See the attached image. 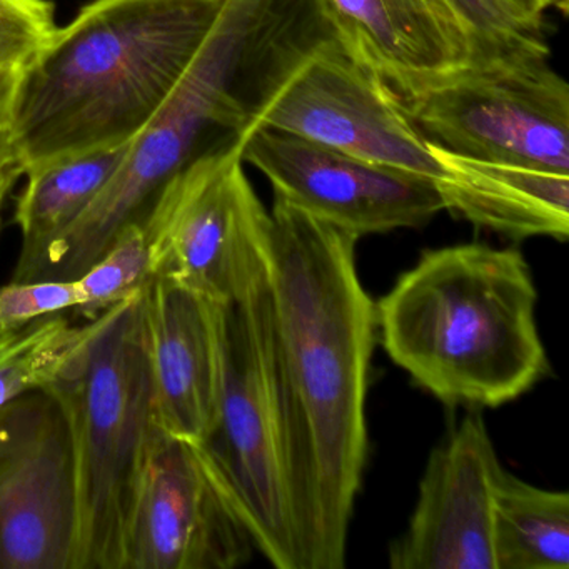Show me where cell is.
Instances as JSON below:
<instances>
[{
    "mask_svg": "<svg viewBox=\"0 0 569 569\" xmlns=\"http://www.w3.org/2000/svg\"><path fill=\"white\" fill-rule=\"evenodd\" d=\"M261 126L435 181L442 176L435 146L399 99L342 44L309 61L266 112Z\"/></svg>",
    "mask_w": 569,
    "mask_h": 569,
    "instance_id": "obj_12",
    "label": "cell"
},
{
    "mask_svg": "<svg viewBox=\"0 0 569 569\" xmlns=\"http://www.w3.org/2000/svg\"><path fill=\"white\" fill-rule=\"evenodd\" d=\"M78 488L68 419L34 389L0 408V569H72Z\"/></svg>",
    "mask_w": 569,
    "mask_h": 569,
    "instance_id": "obj_10",
    "label": "cell"
},
{
    "mask_svg": "<svg viewBox=\"0 0 569 569\" xmlns=\"http://www.w3.org/2000/svg\"><path fill=\"white\" fill-rule=\"evenodd\" d=\"M59 24L52 0H0V69H24Z\"/></svg>",
    "mask_w": 569,
    "mask_h": 569,
    "instance_id": "obj_22",
    "label": "cell"
},
{
    "mask_svg": "<svg viewBox=\"0 0 569 569\" xmlns=\"http://www.w3.org/2000/svg\"><path fill=\"white\" fill-rule=\"evenodd\" d=\"M538 291L518 249H431L376 302L392 362L448 406L498 408L549 371Z\"/></svg>",
    "mask_w": 569,
    "mask_h": 569,
    "instance_id": "obj_4",
    "label": "cell"
},
{
    "mask_svg": "<svg viewBox=\"0 0 569 569\" xmlns=\"http://www.w3.org/2000/svg\"><path fill=\"white\" fill-rule=\"evenodd\" d=\"M242 161L268 178L274 196L362 238L416 229L445 211L435 179L352 158L276 129H256Z\"/></svg>",
    "mask_w": 569,
    "mask_h": 569,
    "instance_id": "obj_11",
    "label": "cell"
},
{
    "mask_svg": "<svg viewBox=\"0 0 569 569\" xmlns=\"http://www.w3.org/2000/svg\"><path fill=\"white\" fill-rule=\"evenodd\" d=\"M139 222L152 278L222 305L268 279L271 212L246 176L241 146L202 156L172 176Z\"/></svg>",
    "mask_w": 569,
    "mask_h": 569,
    "instance_id": "obj_7",
    "label": "cell"
},
{
    "mask_svg": "<svg viewBox=\"0 0 569 569\" xmlns=\"http://www.w3.org/2000/svg\"><path fill=\"white\" fill-rule=\"evenodd\" d=\"M202 445L244 518L256 549L278 569H299L268 279L222 308L218 419Z\"/></svg>",
    "mask_w": 569,
    "mask_h": 569,
    "instance_id": "obj_6",
    "label": "cell"
},
{
    "mask_svg": "<svg viewBox=\"0 0 569 569\" xmlns=\"http://www.w3.org/2000/svg\"><path fill=\"white\" fill-rule=\"evenodd\" d=\"M21 69H0V134L11 131Z\"/></svg>",
    "mask_w": 569,
    "mask_h": 569,
    "instance_id": "obj_25",
    "label": "cell"
},
{
    "mask_svg": "<svg viewBox=\"0 0 569 569\" xmlns=\"http://www.w3.org/2000/svg\"><path fill=\"white\" fill-rule=\"evenodd\" d=\"M254 551L204 445L156 426L129 512L122 569H232Z\"/></svg>",
    "mask_w": 569,
    "mask_h": 569,
    "instance_id": "obj_9",
    "label": "cell"
},
{
    "mask_svg": "<svg viewBox=\"0 0 569 569\" xmlns=\"http://www.w3.org/2000/svg\"><path fill=\"white\" fill-rule=\"evenodd\" d=\"M222 302L168 279L144 289V322L156 422L178 438L206 441L218 419Z\"/></svg>",
    "mask_w": 569,
    "mask_h": 569,
    "instance_id": "obj_14",
    "label": "cell"
},
{
    "mask_svg": "<svg viewBox=\"0 0 569 569\" xmlns=\"http://www.w3.org/2000/svg\"><path fill=\"white\" fill-rule=\"evenodd\" d=\"M342 48L396 99L415 98L475 66L445 0H329Z\"/></svg>",
    "mask_w": 569,
    "mask_h": 569,
    "instance_id": "obj_15",
    "label": "cell"
},
{
    "mask_svg": "<svg viewBox=\"0 0 569 569\" xmlns=\"http://www.w3.org/2000/svg\"><path fill=\"white\" fill-rule=\"evenodd\" d=\"M331 42L315 0H226L184 78L111 181L56 241L42 279L74 281L162 186L202 156L244 146L292 79Z\"/></svg>",
    "mask_w": 569,
    "mask_h": 569,
    "instance_id": "obj_2",
    "label": "cell"
},
{
    "mask_svg": "<svg viewBox=\"0 0 569 569\" xmlns=\"http://www.w3.org/2000/svg\"><path fill=\"white\" fill-rule=\"evenodd\" d=\"M226 0H92L21 72L22 171L134 141L171 98Z\"/></svg>",
    "mask_w": 569,
    "mask_h": 569,
    "instance_id": "obj_3",
    "label": "cell"
},
{
    "mask_svg": "<svg viewBox=\"0 0 569 569\" xmlns=\"http://www.w3.org/2000/svg\"><path fill=\"white\" fill-rule=\"evenodd\" d=\"M82 302L74 281L39 279L0 286V329H18L48 316L74 311Z\"/></svg>",
    "mask_w": 569,
    "mask_h": 569,
    "instance_id": "obj_23",
    "label": "cell"
},
{
    "mask_svg": "<svg viewBox=\"0 0 569 569\" xmlns=\"http://www.w3.org/2000/svg\"><path fill=\"white\" fill-rule=\"evenodd\" d=\"M144 289L92 319L84 345L44 388L64 411L74 451L72 569L124 566L129 512L158 426Z\"/></svg>",
    "mask_w": 569,
    "mask_h": 569,
    "instance_id": "obj_5",
    "label": "cell"
},
{
    "mask_svg": "<svg viewBox=\"0 0 569 569\" xmlns=\"http://www.w3.org/2000/svg\"><path fill=\"white\" fill-rule=\"evenodd\" d=\"M94 321L72 325L66 315L48 316L18 329H0V408L51 385L84 345Z\"/></svg>",
    "mask_w": 569,
    "mask_h": 569,
    "instance_id": "obj_19",
    "label": "cell"
},
{
    "mask_svg": "<svg viewBox=\"0 0 569 569\" xmlns=\"http://www.w3.org/2000/svg\"><path fill=\"white\" fill-rule=\"evenodd\" d=\"M502 465L481 416L462 419L432 451L392 569H496L492 519Z\"/></svg>",
    "mask_w": 569,
    "mask_h": 569,
    "instance_id": "obj_13",
    "label": "cell"
},
{
    "mask_svg": "<svg viewBox=\"0 0 569 569\" xmlns=\"http://www.w3.org/2000/svg\"><path fill=\"white\" fill-rule=\"evenodd\" d=\"M22 176L24 171L16 156L11 132H2L0 134V229H2V209H4L6 199Z\"/></svg>",
    "mask_w": 569,
    "mask_h": 569,
    "instance_id": "obj_24",
    "label": "cell"
},
{
    "mask_svg": "<svg viewBox=\"0 0 569 569\" xmlns=\"http://www.w3.org/2000/svg\"><path fill=\"white\" fill-rule=\"evenodd\" d=\"M471 41L475 68L549 56L545 21L526 18L505 0H445Z\"/></svg>",
    "mask_w": 569,
    "mask_h": 569,
    "instance_id": "obj_20",
    "label": "cell"
},
{
    "mask_svg": "<svg viewBox=\"0 0 569 569\" xmlns=\"http://www.w3.org/2000/svg\"><path fill=\"white\" fill-rule=\"evenodd\" d=\"M496 569L569 568V496L538 488L505 468L495 488Z\"/></svg>",
    "mask_w": 569,
    "mask_h": 569,
    "instance_id": "obj_18",
    "label": "cell"
},
{
    "mask_svg": "<svg viewBox=\"0 0 569 569\" xmlns=\"http://www.w3.org/2000/svg\"><path fill=\"white\" fill-rule=\"evenodd\" d=\"M548 58L471 66L399 102L442 151L569 174V86Z\"/></svg>",
    "mask_w": 569,
    "mask_h": 569,
    "instance_id": "obj_8",
    "label": "cell"
},
{
    "mask_svg": "<svg viewBox=\"0 0 569 569\" xmlns=\"http://www.w3.org/2000/svg\"><path fill=\"white\" fill-rule=\"evenodd\" d=\"M129 146L68 156L24 172L14 212L21 252L12 281H38L52 246L101 194L121 168Z\"/></svg>",
    "mask_w": 569,
    "mask_h": 569,
    "instance_id": "obj_17",
    "label": "cell"
},
{
    "mask_svg": "<svg viewBox=\"0 0 569 569\" xmlns=\"http://www.w3.org/2000/svg\"><path fill=\"white\" fill-rule=\"evenodd\" d=\"M435 151L442 164L436 186L448 211L506 238L568 239L569 174Z\"/></svg>",
    "mask_w": 569,
    "mask_h": 569,
    "instance_id": "obj_16",
    "label": "cell"
},
{
    "mask_svg": "<svg viewBox=\"0 0 569 569\" xmlns=\"http://www.w3.org/2000/svg\"><path fill=\"white\" fill-rule=\"evenodd\" d=\"M151 279V254L144 228L139 221L131 222L121 229L101 258L76 279L82 302L74 312L92 321L141 292Z\"/></svg>",
    "mask_w": 569,
    "mask_h": 569,
    "instance_id": "obj_21",
    "label": "cell"
},
{
    "mask_svg": "<svg viewBox=\"0 0 569 569\" xmlns=\"http://www.w3.org/2000/svg\"><path fill=\"white\" fill-rule=\"evenodd\" d=\"M269 212L272 358L299 569H341L368 461L376 302L359 279L358 236L278 196Z\"/></svg>",
    "mask_w": 569,
    "mask_h": 569,
    "instance_id": "obj_1",
    "label": "cell"
},
{
    "mask_svg": "<svg viewBox=\"0 0 569 569\" xmlns=\"http://www.w3.org/2000/svg\"><path fill=\"white\" fill-rule=\"evenodd\" d=\"M505 2L535 21H545L546 11L555 4V0H505Z\"/></svg>",
    "mask_w": 569,
    "mask_h": 569,
    "instance_id": "obj_26",
    "label": "cell"
}]
</instances>
